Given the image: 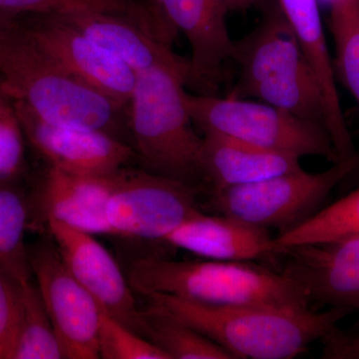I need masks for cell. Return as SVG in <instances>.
Returning a JSON list of instances; mask_svg holds the SVG:
<instances>
[{
	"mask_svg": "<svg viewBox=\"0 0 359 359\" xmlns=\"http://www.w3.org/2000/svg\"><path fill=\"white\" fill-rule=\"evenodd\" d=\"M0 85L44 121L124 140L126 108L71 74L20 22L0 28Z\"/></svg>",
	"mask_w": 359,
	"mask_h": 359,
	"instance_id": "1",
	"label": "cell"
},
{
	"mask_svg": "<svg viewBox=\"0 0 359 359\" xmlns=\"http://www.w3.org/2000/svg\"><path fill=\"white\" fill-rule=\"evenodd\" d=\"M165 309L224 348L233 359H290L306 353L337 325L347 309L330 311L269 306H215L174 295H147Z\"/></svg>",
	"mask_w": 359,
	"mask_h": 359,
	"instance_id": "2",
	"label": "cell"
},
{
	"mask_svg": "<svg viewBox=\"0 0 359 359\" xmlns=\"http://www.w3.org/2000/svg\"><path fill=\"white\" fill-rule=\"evenodd\" d=\"M128 280L134 292L174 295L215 306H269L306 309L311 302L283 273L247 262L175 261L159 257L136 259Z\"/></svg>",
	"mask_w": 359,
	"mask_h": 359,
	"instance_id": "3",
	"label": "cell"
},
{
	"mask_svg": "<svg viewBox=\"0 0 359 359\" xmlns=\"http://www.w3.org/2000/svg\"><path fill=\"white\" fill-rule=\"evenodd\" d=\"M186 84L185 78L165 68L138 73L126 106V125L144 170L196 186L202 179L203 138L187 109Z\"/></svg>",
	"mask_w": 359,
	"mask_h": 359,
	"instance_id": "4",
	"label": "cell"
},
{
	"mask_svg": "<svg viewBox=\"0 0 359 359\" xmlns=\"http://www.w3.org/2000/svg\"><path fill=\"white\" fill-rule=\"evenodd\" d=\"M187 109L203 133H217L276 152L339 160L325 127L287 114L264 102L185 94Z\"/></svg>",
	"mask_w": 359,
	"mask_h": 359,
	"instance_id": "5",
	"label": "cell"
},
{
	"mask_svg": "<svg viewBox=\"0 0 359 359\" xmlns=\"http://www.w3.org/2000/svg\"><path fill=\"white\" fill-rule=\"evenodd\" d=\"M359 168V153L320 173L290 172L248 185L214 189L211 205L222 215L280 233L320 211L335 187Z\"/></svg>",
	"mask_w": 359,
	"mask_h": 359,
	"instance_id": "6",
	"label": "cell"
},
{
	"mask_svg": "<svg viewBox=\"0 0 359 359\" xmlns=\"http://www.w3.org/2000/svg\"><path fill=\"white\" fill-rule=\"evenodd\" d=\"M197 187L122 168L116 172L107 205L112 236L160 241L200 211Z\"/></svg>",
	"mask_w": 359,
	"mask_h": 359,
	"instance_id": "7",
	"label": "cell"
},
{
	"mask_svg": "<svg viewBox=\"0 0 359 359\" xmlns=\"http://www.w3.org/2000/svg\"><path fill=\"white\" fill-rule=\"evenodd\" d=\"M32 276L65 358H100L102 309L68 271L53 241L28 247Z\"/></svg>",
	"mask_w": 359,
	"mask_h": 359,
	"instance_id": "8",
	"label": "cell"
},
{
	"mask_svg": "<svg viewBox=\"0 0 359 359\" xmlns=\"http://www.w3.org/2000/svg\"><path fill=\"white\" fill-rule=\"evenodd\" d=\"M66 268L106 313L143 337V309L114 257L94 235L50 221L45 226Z\"/></svg>",
	"mask_w": 359,
	"mask_h": 359,
	"instance_id": "9",
	"label": "cell"
},
{
	"mask_svg": "<svg viewBox=\"0 0 359 359\" xmlns=\"http://www.w3.org/2000/svg\"><path fill=\"white\" fill-rule=\"evenodd\" d=\"M26 140L48 167L66 173L102 176L119 171L136 158L131 144L99 130L74 128L40 119L13 100Z\"/></svg>",
	"mask_w": 359,
	"mask_h": 359,
	"instance_id": "10",
	"label": "cell"
},
{
	"mask_svg": "<svg viewBox=\"0 0 359 359\" xmlns=\"http://www.w3.org/2000/svg\"><path fill=\"white\" fill-rule=\"evenodd\" d=\"M21 25L71 74L126 108L137 74L119 58L55 14Z\"/></svg>",
	"mask_w": 359,
	"mask_h": 359,
	"instance_id": "11",
	"label": "cell"
},
{
	"mask_svg": "<svg viewBox=\"0 0 359 359\" xmlns=\"http://www.w3.org/2000/svg\"><path fill=\"white\" fill-rule=\"evenodd\" d=\"M115 174L83 176L48 167L29 198L30 226L56 221L94 236H112L107 205Z\"/></svg>",
	"mask_w": 359,
	"mask_h": 359,
	"instance_id": "12",
	"label": "cell"
},
{
	"mask_svg": "<svg viewBox=\"0 0 359 359\" xmlns=\"http://www.w3.org/2000/svg\"><path fill=\"white\" fill-rule=\"evenodd\" d=\"M58 16L119 58L136 74L152 68H165L178 73L188 84L196 85L190 59L175 53L147 21L125 14L103 13Z\"/></svg>",
	"mask_w": 359,
	"mask_h": 359,
	"instance_id": "13",
	"label": "cell"
},
{
	"mask_svg": "<svg viewBox=\"0 0 359 359\" xmlns=\"http://www.w3.org/2000/svg\"><path fill=\"white\" fill-rule=\"evenodd\" d=\"M152 6L169 29L185 35L196 85L211 94L235 50L226 26L228 9L221 0H153Z\"/></svg>",
	"mask_w": 359,
	"mask_h": 359,
	"instance_id": "14",
	"label": "cell"
},
{
	"mask_svg": "<svg viewBox=\"0 0 359 359\" xmlns=\"http://www.w3.org/2000/svg\"><path fill=\"white\" fill-rule=\"evenodd\" d=\"M280 8L292 25L302 54L318 78L325 104V128L339 160L355 154L337 91L335 68L321 21L318 0H278Z\"/></svg>",
	"mask_w": 359,
	"mask_h": 359,
	"instance_id": "15",
	"label": "cell"
},
{
	"mask_svg": "<svg viewBox=\"0 0 359 359\" xmlns=\"http://www.w3.org/2000/svg\"><path fill=\"white\" fill-rule=\"evenodd\" d=\"M268 229L233 217L198 211L170 233L164 243L205 259L250 262L275 254Z\"/></svg>",
	"mask_w": 359,
	"mask_h": 359,
	"instance_id": "16",
	"label": "cell"
},
{
	"mask_svg": "<svg viewBox=\"0 0 359 359\" xmlns=\"http://www.w3.org/2000/svg\"><path fill=\"white\" fill-rule=\"evenodd\" d=\"M301 158L217 133H204L199 166L214 189L257 183L301 170Z\"/></svg>",
	"mask_w": 359,
	"mask_h": 359,
	"instance_id": "17",
	"label": "cell"
},
{
	"mask_svg": "<svg viewBox=\"0 0 359 359\" xmlns=\"http://www.w3.org/2000/svg\"><path fill=\"white\" fill-rule=\"evenodd\" d=\"M233 59L240 66V78L230 96L233 98H244L255 85L306 61L294 29L280 8L235 42Z\"/></svg>",
	"mask_w": 359,
	"mask_h": 359,
	"instance_id": "18",
	"label": "cell"
},
{
	"mask_svg": "<svg viewBox=\"0 0 359 359\" xmlns=\"http://www.w3.org/2000/svg\"><path fill=\"white\" fill-rule=\"evenodd\" d=\"M247 96L325 128V104L318 78L308 62L301 63L249 90ZM327 129V128H325Z\"/></svg>",
	"mask_w": 359,
	"mask_h": 359,
	"instance_id": "19",
	"label": "cell"
},
{
	"mask_svg": "<svg viewBox=\"0 0 359 359\" xmlns=\"http://www.w3.org/2000/svg\"><path fill=\"white\" fill-rule=\"evenodd\" d=\"M30 228L29 198L18 183L0 180V268L20 283L32 278L26 231Z\"/></svg>",
	"mask_w": 359,
	"mask_h": 359,
	"instance_id": "20",
	"label": "cell"
},
{
	"mask_svg": "<svg viewBox=\"0 0 359 359\" xmlns=\"http://www.w3.org/2000/svg\"><path fill=\"white\" fill-rule=\"evenodd\" d=\"M359 237V188L273 238L276 252L297 245Z\"/></svg>",
	"mask_w": 359,
	"mask_h": 359,
	"instance_id": "21",
	"label": "cell"
},
{
	"mask_svg": "<svg viewBox=\"0 0 359 359\" xmlns=\"http://www.w3.org/2000/svg\"><path fill=\"white\" fill-rule=\"evenodd\" d=\"M143 337L169 359H233L218 344L155 304L143 309Z\"/></svg>",
	"mask_w": 359,
	"mask_h": 359,
	"instance_id": "22",
	"label": "cell"
},
{
	"mask_svg": "<svg viewBox=\"0 0 359 359\" xmlns=\"http://www.w3.org/2000/svg\"><path fill=\"white\" fill-rule=\"evenodd\" d=\"M66 358L36 285H21V311L11 359Z\"/></svg>",
	"mask_w": 359,
	"mask_h": 359,
	"instance_id": "23",
	"label": "cell"
},
{
	"mask_svg": "<svg viewBox=\"0 0 359 359\" xmlns=\"http://www.w3.org/2000/svg\"><path fill=\"white\" fill-rule=\"evenodd\" d=\"M335 73L359 104V0H330Z\"/></svg>",
	"mask_w": 359,
	"mask_h": 359,
	"instance_id": "24",
	"label": "cell"
},
{
	"mask_svg": "<svg viewBox=\"0 0 359 359\" xmlns=\"http://www.w3.org/2000/svg\"><path fill=\"white\" fill-rule=\"evenodd\" d=\"M0 11L21 14H65L103 13L125 14L150 22L152 13L149 6L134 0H0Z\"/></svg>",
	"mask_w": 359,
	"mask_h": 359,
	"instance_id": "25",
	"label": "cell"
},
{
	"mask_svg": "<svg viewBox=\"0 0 359 359\" xmlns=\"http://www.w3.org/2000/svg\"><path fill=\"white\" fill-rule=\"evenodd\" d=\"M100 358L169 359L154 344L130 330L102 309L99 330Z\"/></svg>",
	"mask_w": 359,
	"mask_h": 359,
	"instance_id": "26",
	"label": "cell"
},
{
	"mask_svg": "<svg viewBox=\"0 0 359 359\" xmlns=\"http://www.w3.org/2000/svg\"><path fill=\"white\" fill-rule=\"evenodd\" d=\"M11 98L0 89V180L18 183L25 171V135Z\"/></svg>",
	"mask_w": 359,
	"mask_h": 359,
	"instance_id": "27",
	"label": "cell"
},
{
	"mask_svg": "<svg viewBox=\"0 0 359 359\" xmlns=\"http://www.w3.org/2000/svg\"><path fill=\"white\" fill-rule=\"evenodd\" d=\"M0 268V359H11L21 311V285Z\"/></svg>",
	"mask_w": 359,
	"mask_h": 359,
	"instance_id": "28",
	"label": "cell"
},
{
	"mask_svg": "<svg viewBox=\"0 0 359 359\" xmlns=\"http://www.w3.org/2000/svg\"><path fill=\"white\" fill-rule=\"evenodd\" d=\"M320 341L321 358L359 359V330H342L335 325Z\"/></svg>",
	"mask_w": 359,
	"mask_h": 359,
	"instance_id": "29",
	"label": "cell"
},
{
	"mask_svg": "<svg viewBox=\"0 0 359 359\" xmlns=\"http://www.w3.org/2000/svg\"><path fill=\"white\" fill-rule=\"evenodd\" d=\"M20 16L0 11V28L13 27L20 25Z\"/></svg>",
	"mask_w": 359,
	"mask_h": 359,
	"instance_id": "30",
	"label": "cell"
},
{
	"mask_svg": "<svg viewBox=\"0 0 359 359\" xmlns=\"http://www.w3.org/2000/svg\"><path fill=\"white\" fill-rule=\"evenodd\" d=\"M224 6L230 11H237V9H243L242 0H221Z\"/></svg>",
	"mask_w": 359,
	"mask_h": 359,
	"instance_id": "31",
	"label": "cell"
},
{
	"mask_svg": "<svg viewBox=\"0 0 359 359\" xmlns=\"http://www.w3.org/2000/svg\"><path fill=\"white\" fill-rule=\"evenodd\" d=\"M257 0H242L243 8H247L248 6H252Z\"/></svg>",
	"mask_w": 359,
	"mask_h": 359,
	"instance_id": "32",
	"label": "cell"
},
{
	"mask_svg": "<svg viewBox=\"0 0 359 359\" xmlns=\"http://www.w3.org/2000/svg\"><path fill=\"white\" fill-rule=\"evenodd\" d=\"M0 89H1V85H0Z\"/></svg>",
	"mask_w": 359,
	"mask_h": 359,
	"instance_id": "33",
	"label": "cell"
}]
</instances>
